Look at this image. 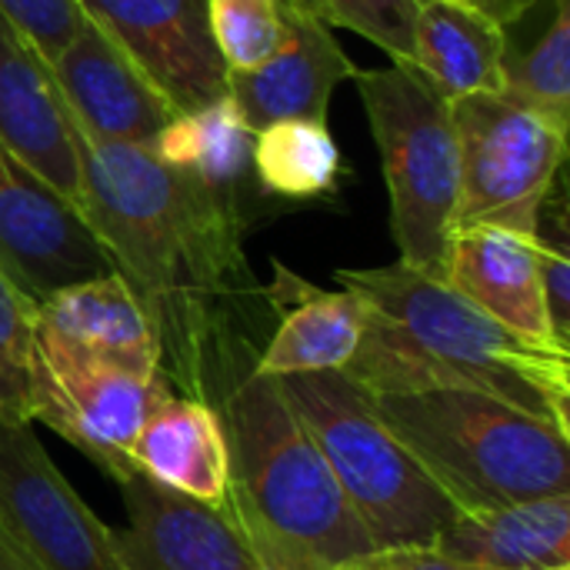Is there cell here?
Returning a JSON list of instances; mask_svg holds the SVG:
<instances>
[{
    "instance_id": "cell-1",
    "label": "cell",
    "mask_w": 570,
    "mask_h": 570,
    "mask_svg": "<svg viewBox=\"0 0 570 570\" xmlns=\"http://www.w3.org/2000/svg\"><path fill=\"white\" fill-rule=\"evenodd\" d=\"M83 220L140 301L160 344V377L187 397L220 371L257 364L274 311L250 271L234 184L164 164L150 147L73 130Z\"/></svg>"
},
{
    "instance_id": "cell-2",
    "label": "cell",
    "mask_w": 570,
    "mask_h": 570,
    "mask_svg": "<svg viewBox=\"0 0 570 570\" xmlns=\"http://www.w3.org/2000/svg\"><path fill=\"white\" fill-rule=\"evenodd\" d=\"M367 304L364 337L341 374L367 394L468 387L570 438V354L538 344L407 264L337 271Z\"/></svg>"
},
{
    "instance_id": "cell-3",
    "label": "cell",
    "mask_w": 570,
    "mask_h": 570,
    "mask_svg": "<svg viewBox=\"0 0 570 570\" xmlns=\"http://www.w3.org/2000/svg\"><path fill=\"white\" fill-rule=\"evenodd\" d=\"M200 401L217 411L227 441L220 511L261 568L344 570L374 551L277 377L240 364L210 377Z\"/></svg>"
},
{
    "instance_id": "cell-4",
    "label": "cell",
    "mask_w": 570,
    "mask_h": 570,
    "mask_svg": "<svg viewBox=\"0 0 570 570\" xmlns=\"http://www.w3.org/2000/svg\"><path fill=\"white\" fill-rule=\"evenodd\" d=\"M367 397L458 511L570 491L568 434L491 394L431 387Z\"/></svg>"
},
{
    "instance_id": "cell-5",
    "label": "cell",
    "mask_w": 570,
    "mask_h": 570,
    "mask_svg": "<svg viewBox=\"0 0 570 570\" xmlns=\"http://www.w3.org/2000/svg\"><path fill=\"white\" fill-rule=\"evenodd\" d=\"M374 548H431L454 504L341 371L277 377Z\"/></svg>"
},
{
    "instance_id": "cell-6",
    "label": "cell",
    "mask_w": 570,
    "mask_h": 570,
    "mask_svg": "<svg viewBox=\"0 0 570 570\" xmlns=\"http://www.w3.org/2000/svg\"><path fill=\"white\" fill-rule=\"evenodd\" d=\"M351 80L377 144L401 264L444 281L461 194V147L451 100L411 63L357 67Z\"/></svg>"
},
{
    "instance_id": "cell-7",
    "label": "cell",
    "mask_w": 570,
    "mask_h": 570,
    "mask_svg": "<svg viewBox=\"0 0 570 570\" xmlns=\"http://www.w3.org/2000/svg\"><path fill=\"white\" fill-rule=\"evenodd\" d=\"M461 147V227L538 230L541 207L561 177L568 124L504 94H471L451 104Z\"/></svg>"
},
{
    "instance_id": "cell-8",
    "label": "cell",
    "mask_w": 570,
    "mask_h": 570,
    "mask_svg": "<svg viewBox=\"0 0 570 570\" xmlns=\"http://www.w3.org/2000/svg\"><path fill=\"white\" fill-rule=\"evenodd\" d=\"M170 391L160 374L87 357L33 327L30 421L57 431L117 484L140 474L134 441L154 404Z\"/></svg>"
},
{
    "instance_id": "cell-9",
    "label": "cell",
    "mask_w": 570,
    "mask_h": 570,
    "mask_svg": "<svg viewBox=\"0 0 570 570\" xmlns=\"http://www.w3.org/2000/svg\"><path fill=\"white\" fill-rule=\"evenodd\" d=\"M0 561L7 570H127L117 531L67 484L27 421L0 417Z\"/></svg>"
},
{
    "instance_id": "cell-10",
    "label": "cell",
    "mask_w": 570,
    "mask_h": 570,
    "mask_svg": "<svg viewBox=\"0 0 570 570\" xmlns=\"http://www.w3.org/2000/svg\"><path fill=\"white\" fill-rule=\"evenodd\" d=\"M0 271L33 301L104 274H114L107 250L43 177L0 144Z\"/></svg>"
},
{
    "instance_id": "cell-11",
    "label": "cell",
    "mask_w": 570,
    "mask_h": 570,
    "mask_svg": "<svg viewBox=\"0 0 570 570\" xmlns=\"http://www.w3.org/2000/svg\"><path fill=\"white\" fill-rule=\"evenodd\" d=\"M144 70L177 114L227 94V67L214 47L207 0H77Z\"/></svg>"
},
{
    "instance_id": "cell-12",
    "label": "cell",
    "mask_w": 570,
    "mask_h": 570,
    "mask_svg": "<svg viewBox=\"0 0 570 570\" xmlns=\"http://www.w3.org/2000/svg\"><path fill=\"white\" fill-rule=\"evenodd\" d=\"M73 130L104 144L154 147L177 114L144 70L87 13L70 43L47 63Z\"/></svg>"
},
{
    "instance_id": "cell-13",
    "label": "cell",
    "mask_w": 570,
    "mask_h": 570,
    "mask_svg": "<svg viewBox=\"0 0 570 570\" xmlns=\"http://www.w3.org/2000/svg\"><path fill=\"white\" fill-rule=\"evenodd\" d=\"M281 10L277 53L254 70L227 73V97L254 134L277 120H327L331 94L357 70L317 13L297 0H281Z\"/></svg>"
},
{
    "instance_id": "cell-14",
    "label": "cell",
    "mask_w": 570,
    "mask_h": 570,
    "mask_svg": "<svg viewBox=\"0 0 570 570\" xmlns=\"http://www.w3.org/2000/svg\"><path fill=\"white\" fill-rule=\"evenodd\" d=\"M127 528L117 551L127 570H264L220 508L190 501L134 474L120 481Z\"/></svg>"
},
{
    "instance_id": "cell-15",
    "label": "cell",
    "mask_w": 570,
    "mask_h": 570,
    "mask_svg": "<svg viewBox=\"0 0 570 570\" xmlns=\"http://www.w3.org/2000/svg\"><path fill=\"white\" fill-rule=\"evenodd\" d=\"M0 144L77 210L83 207L73 124L47 60L0 13Z\"/></svg>"
},
{
    "instance_id": "cell-16",
    "label": "cell",
    "mask_w": 570,
    "mask_h": 570,
    "mask_svg": "<svg viewBox=\"0 0 570 570\" xmlns=\"http://www.w3.org/2000/svg\"><path fill=\"white\" fill-rule=\"evenodd\" d=\"M444 284H451L461 297H468L514 334L561 347L551 334L544 307L538 234L491 224L461 227L451 240Z\"/></svg>"
},
{
    "instance_id": "cell-17",
    "label": "cell",
    "mask_w": 570,
    "mask_h": 570,
    "mask_svg": "<svg viewBox=\"0 0 570 570\" xmlns=\"http://www.w3.org/2000/svg\"><path fill=\"white\" fill-rule=\"evenodd\" d=\"M33 327L87 357L140 374H160L154 324L117 271L43 297Z\"/></svg>"
},
{
    "instance_id": "cell-18",
    "label": "cell",
    "mask_w": 570,
    "mask_h": 570,
    "mask_svg": "<svg viewBox=\"0 0 570 570\" xmlns=\"http://www.w3.org/2000/svg\"><path fill=\"white\" fill-rule=\"evenodd\" d=\"M434 548L481 570L570 568V491L491 511H454Z\"/></svg>"
},
{
    "instance_id": "cell-19",
    "label": "cell",
    "mask_w": 570,
    "mask_h": 570,
    "mask_svg": "<svg viewBox=\"0 0 570 570\" xmlns=\"http://www.w3.org/2000/svg\"><path fill=\"white\" fill-rule=\"evenodd\" d=\"M287 284L291 291L271 287L277 324L271 327L254 371L267 377L344 371L364 337L367 304L344 287L317 291L297 277H287Z\"/></svg>"
},
{
    "instance_id": "cell-20",
    "label": "cell",
    "mask_w": 570,
    "mask_h": 570,
    "mask_svg": "<svg viewBox=\"0 0 570 570\" xmlns=\"http://www.w3.org/2000/svg\"><path fill=\"white\" fill-rule=\"evenodd\" d=\"M134 464L160 488L220 508L227 494V441L217 411L177 391L164 394L134 441Z\"/></svg>"
},
{
    "instance_id": "cell-21",
    "label": "cell",
    "mask_w": 570,
    "mask_h": 570,
    "mask_svg": "<svg viewBox=\"0 0 570 570\" xmlns=\"http://www.w3.org/2000/svg\"><path fill=\"white\" fill-rule=\"evenodd\" d=\"M508 60L504 27L464 0H421L411 67L444 97L501 94Z\"/></svg>"
},
{
    "instance_id": "cell-22",
    "label": "cell",
    "mask_w": 570,
    "mask_h": 570,
    "mask_svg": "<svg viewBox=\"0 0 570 570\" xmlns=\"http://www.w3.org/2000/svg\"><path fill=\"white\" fill-rule=\"evenodd\" d=\"M250 164L267 194L314 200L337 187L341 150L327 120H277L254 134Z\"/></svg>"
},
{
    "instance_id": "cell-23",
    "label": "cell",
    "mask_w": 570,
    "mask_h": 570,
    "mask_svg": "<svg viewBox=\"0 0 570 570\" xmlns=\"http://www.w3.org/2000/svg\"><path fill=\"white\" fill-rule=\"evenodd\" d=\"M150 150L177 170H190L210 184H234L250 164L254 130L224 94L200 110L174 114Z\"/></svg>"
},
{
    "instance_id": "cell-24",
    "label": "cell",
    "mask_w": 570,
    "mask_h": 570,
    "mask_svg": "<svg viewBox=\"0 0 570 570\" xmlns=\"http://www.w3.org/2000/svg\"><path fill=\"white\" fill-rule=\"evenodd\" d=\"M501 94L561 124L570 120V0H554L544 33L518 57L504 60Z\"/></svg>"
},
{
    "instance_id": "cell-25",
    "label": "cell",
    "mask_w": 570,
    "mask_h": 570,
    "mask_svg": "<svg viewBox=\"0 0 570 570\" xmlns=\"http://www.w3.org/2000/svg\"><path fill=\"white\" fill-rule=\"evenodd\" d=\"M207 23L227 73L261 67L284 43L281 0H207Z\"/></svg>"
},
{
    "instance_id": "cell-26",
    "label": "cell",
    "mask_w": 570,
    "mask_h": 570,
    "mask_svg": "<svg viewBox=\"0 0 570 570\" xmlns=\"http://www.w3.org/2000/svg\"><path fill=\"white\" fill-rule=\"evenodd\" d=\"M37 304L0 271V417L30 421V354Z\"/></svg>"
},
{
    "instance_id": "cell-27",
    "label": "cell",
    "mask_w": 570,
    "mask_h": 570,
    "mask_svg": "<svg viewBox=\"0 0 570 570\" xmlns=\"http://www.w3.org/2000/svg\"><path fill=\"white\" fill-rule=\"evenodd\" d=\"M297 3L317 13L327 27H344L367 37L384 53H391L394 63L414 60V23H417L421 0H297Z\"/></svg>"
},
{
    "instance_id": "cell-28",
    "label": "cell",
    "mask_w": 570,
    "mask_h": 570,
    "mask_svg": "<svg viewBox=\"0 0 570 570\" xmlns=\"http://www.w3.org/2000/svg\"><path fill=\"white\" fill-rule=\"evenodd\" d=\"M534 234L541 247V291L551 334L564 351H570V230L561 184H554V190L548 194Z\"/></svg>"
},
{
    "instance_id": "cell-29",
    "label": "cell",
    "mask_w": 570,
    "mask_h": 570,
    "mask_svg": "<svg viewBox=\"0 0 570 570\" xmlns=\"http://www.w3.org/2000/svg\"><path fill=\"white\" fill-rule=\"evenodd\" d=\"M0 13L27 37V43L50 63L83 23L77 0H0Z\"/></svg>"
},
{
    "instance_id": "cell-30",
    "label": "cell",
    "mask_w": 570,
    "mask_h": 570,
    "mask_svg": "<svg viewBox=\"0 0 570 570\" xmlns=\"http://www.w3.org/2000/svg\"><path fill=\"white\" fill-rule=\"evenodd\" d=\"M344 570H481L451 561L434 544L431 548H374L351 561Z\"/></svg>"
},
{
    "instance_id": "cell-31",
    "label": "cell",
    "mask_w": 570,
    "mask_h": 570,
    "mask_svg": "<svg viewBox=\"0 0 570 570\" xmlns=\"http://www.w3.org/2000/svg\"><path fill=\"white\" fill-rule=\"evenodd\" d=\"M464 3H471L474 10H481L494 23L508 27V23H518L538 0H464Z\"/></svg>"
},
{
    "instance_id": "cell-32",
    "label": "cell",
    "mask_w": 570,
    "mask_h": 570,
    "mask_svg": "<svg viewBox=\"0 0 570 570\" xmlns=\"http://www.w3.org/2000/svg\"><path fill=\"white\" fill-rule=\"evenodd\" d=\"M0 570H7V564H3V561H0Z\"/></svg>"
}]
</instances>
